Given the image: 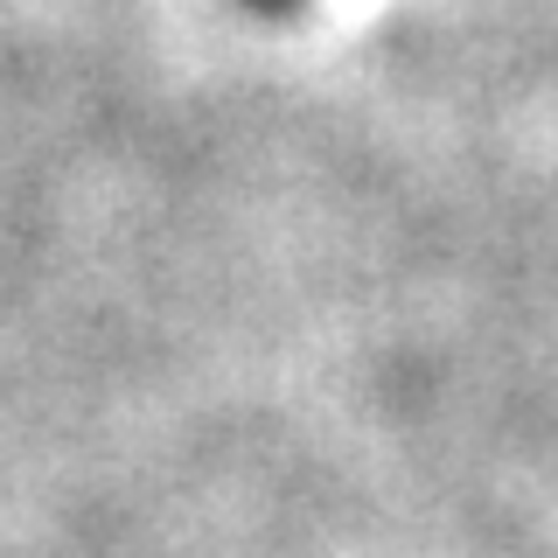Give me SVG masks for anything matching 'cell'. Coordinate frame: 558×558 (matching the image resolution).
<instances>
[{"instance_id": "obj_1", "label": "cell", "mask_w": 558, "mask_h": 558, "mask_svg": "<svg viewBox=\"0 0 558 558\" xmlns=\"http://www.w3.org/2000/svg\"><path fill=\"white\" fill-rule=\"evenodd\" d=\"M258 8H279V0H258Z\"/></svg>"}]
</instances>
